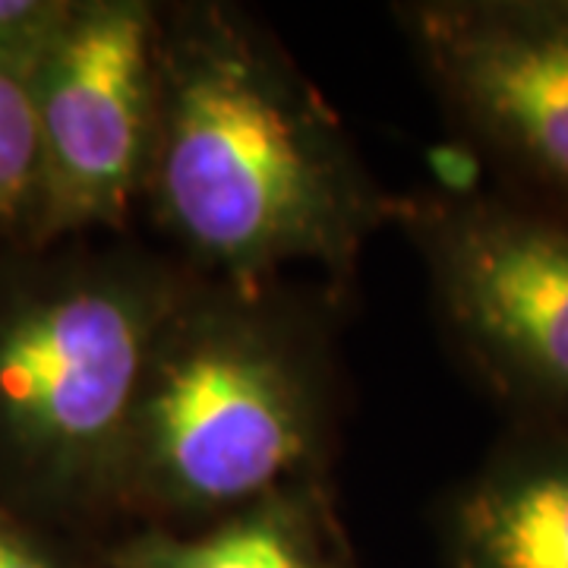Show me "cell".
I'll use <instances>...</instances> for the list:
<instances>
[{"instance_id":"obj_1","label":"cell","mask_w":568,"mask_h":568,"mask_svg":"<svg viewBox=\"0 0 568 568\" xmlns=\"http://www.w3.org/2000/svg\"><path fill=\"white\" fill-rule=\"evenodd\" d=\"M402 203L256 13L227 0L162 3L140 209L186 272L260 284L306 265L345 287Z\"/></svg>"},{"instance_id":"obj_2","label":"cell","mask_w":568,"mask_h":568,"mask_svg":"<svg viewBox=\"0 0 568 568\" xmlns=\"http://www.w3.org/2000/svg\"><path fill=\"white\" fill-rule=\"evenodd\" d=\"M190 275L142 376L118 518L196 530L294 484H325L342 364L325 294Z\"/></svg>"},{"instance_id":"obj_3","label":"cell","mask_w":568,"mask_h":568,"mask_svg":"<svg viewBox=\"0 0 568 568\" xmlns=\"http://www.w3.org/2000/svg\"><path fill=\"white\" fill-rule=\"evenodd\" d=\"M190 275L121 237L0 256V499L22 518H118L142 376Z\"/></svg>"},{"instance_id":"obj_4","label":"cell","mask_w":568,"mask_h":568,"mask_svg":"<svg viewBox=\"0 0 568 568\" xmlns=\"http://www.w3.org/2000/svg\"><path fill=\"white\" fill-rule=\"evenodd\" d=\"M436 325L511 424L568 429V212L506 190L405 196Z\"/></svg>"},{"instance_id":"obj_5","label":"cell","mask_w":568,"mask_h":568,"mask_svg":"<svg viewBox=\"0 0 568 568\" xmlns=\"http://www.w3.org/2000/svg\"><path fill=\"white\" fill-rule=\"evenodd\" d=\"M162 3L77 0L36 67L41 209L32 244L121 234L159 126Z\"/></svg>"},{"instance_id":"obj_6","label":"cell","mask_w":568,"mask_h":568,"mask_svg":"<svg viewBox=\"0 0 568 568\" xmlns=\"http://www.w3.org/2000/svg\"><path fill=\"white\" fill-rule=\"evenodd\" d=\"M395 20L499 190L568 212V0H407Z\"/></svg>"},{"instance_id":"obj_7","label":"cell","mask_w":568,"mask_h":568,"mask_svg":"<svg viewBox=\"0 0 568 568\" xmlns=\"http://www.w3.org/2000/svg\"><path fill=\"white\" fill-rule=\"evenodd\" d=\"M439 525L448 568H568V429L508 426Z\"/></svg>"},{"instance_id":"obj_8","label":"cell","mask_w":568,"mask_h":568,"mask_svg":"<svg viewBox=\"0 0 568 568\" xmlns=\"http://www.w3.org/2000/svg\"><path fill=\"white\" fill-rule=\"evenodd\" d=\"M104 568H357L332 487L294 484L196 530L130 528Z\"/></svg>"},{"instance_id":"obj_9","label":"cell","mask_w":568,"mask_h":568,"mask_svg":"<svg viewBox=\"0 0 568 568\" xmlns=\"http://www.w3.org/2000/svg\"><path fill=\"white\" fill-rule=\"evenodd\" d=\"M32 61L0 58V234L32 244L41 209V133Z\"/></svg>"},{"instance_id":"obj_10","label":"cell","mask_w":568,"mask_h":568,"mask_svg":"<svg viewBox=\"0 0 568 568\" xmlns=\"http://www.w3.org/2000/svg\"><path fill=\"white\" fill-rule=\"evenodd\" d=\"M77 0H0V58L39 63Z\"/></svg>"},{"instance_id":"obj_11","label":"cell","mask_w":568,"mask_h":568,"mask_svg":"<svg viewBox=\"0 0 568 568\" xmlns=\"http://www.w3.org/2000/svg\"><path fill=\"white\" fill-rule=\"evenodd\" d=\"M0 568H77L36 521L22 518L17 508L0 499Z\"/></svg>"}]
</instances>
